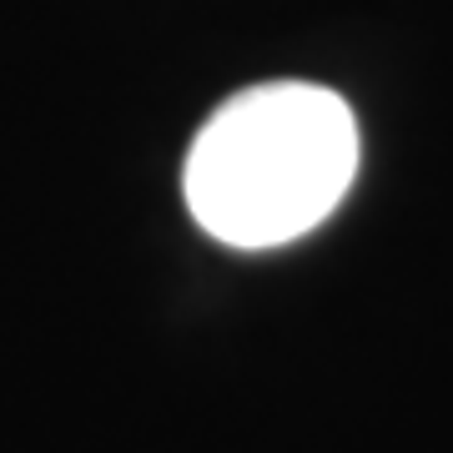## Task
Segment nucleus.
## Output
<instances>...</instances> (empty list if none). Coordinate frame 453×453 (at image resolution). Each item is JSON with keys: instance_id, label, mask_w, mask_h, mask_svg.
I'll return each instance as SVG.
<instances>
[{"instance_id": "f257e3e1", "label": "nucleus", "mask_w": 453, "mask_h": 453, "mask_svg": "<svg viewBox=\"0 0 453 453\" xmlns=\"http://www.w3.org/2000/svg\"><path fill=\"white\" fill-rule=\"evenodd\" d=\"M357 177V121L327 86L267 81L207 116L187 151V207L226 247L297 242Z\"/></svg>"}]
</instances>
